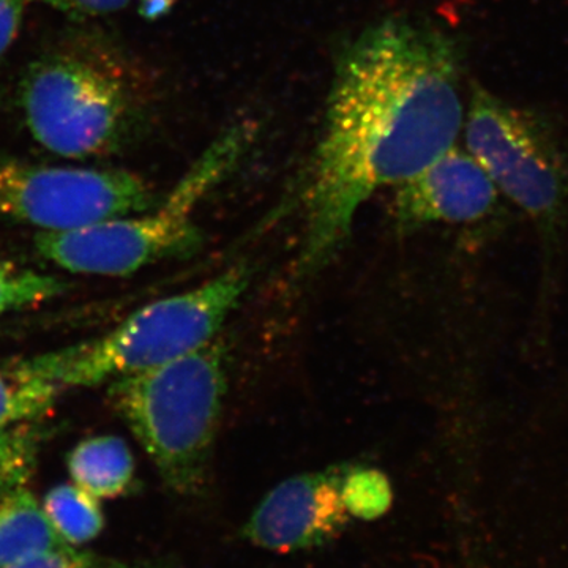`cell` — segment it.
I'll return each mask as SVG.
<instances>
[{
    "label": "cell",
    "mask_w": 568,
    "mask_h": 568,
    "mask_svg": "<svg viewBox=\"0 0 568 568\" xmlns=\"http://www.w3.org/2000/svg\"><path fill=\"white\" fill-rule=\"evenodd\" d=\"M454 41L390 18L343 50L304 190L301 275L320 272L377 190L398 186L457 145L465 125Z\"/></svg>",
    "instance_id": "obj_1"
},
{
    "label": "cell",
    "mask_w": 568,
    "mask_h": 568,
    "mask_svg": "<svg viewBox=\"0 0 568 568\" xmlns=\"http://www.w3.org/2000/svg\"><path fill=\"white\" fill-rule=\"evenodd\" d=\"M145 85L112 41L80 32L52 44L21 84L33 140L71 160L111 155L132 140L144 115Z\"/></svg>",
    "instance_id": "obj_2"
},
{
    "label": "cell",
    "mask_w": 568,
    "mask_h": 568,
    "mask_svg": "<svg viewBox=\"0 0 568 568\" xmlns=\"http://www.w3.org/2000/svg\"><path fill=\"white\" fill-rule=\"evenodd\" d=\"M226 343L220 336L181 358L111 383L112 403L168 488L200 495L227 390Z\"/></svg>",
    "instance_id": "obj_3"
},
{
    "label": "cell",
    "mask_w": 568,
    "mask_h": 568,
    "mask_svg": "<svg viewBox=\"0 0 568 568\" xmlns=\"http://www.w3.org/2000/svg\"><path fill=\"white\" fill-rule=\"evenodd\" d=\"M252 140L248 123L230 126L156 207L80 230L40 233L37 250L44 260L73 274L103 276H125L160 261L193 256L204 244L193 212L241 162Z\"/></svg>",
    "instance_id": "obj_4"
},
{
    "label": "cell",
    "mask_w": 568,
    "mask_h": 568,
    "mask_svg": "<svg viewBox=\"0 0 568 568\" xmlns=\"http://www.w3.org/2000/svg\"><path fill=\"white\" fill-rule=\"evenodd\" d=\"M252 276V265L235 264L193 290L145 305L95 342L39 355L24 364L61 388L114 383L170 364L219 336Z\"/></svg>",
    "instance_id": "obj_5"
},
{
    "label": "cell",
    "mask_w": 568,
    "mask_h": 568,
    "mask_svg": "<svg viewBox=\"0 0 568 568\" xmlns=\"http://www.w3.org/2000/svg\"><path fill=\"white\" fill-rule=\"evenodd\" d=\"M466 151L518 205L540 235L545 267L558 256L568 226V162L551 130L530 111L474 88L467 106Z\"/></svg>",
    "instance_id": "obj_6"
},
{
    "label": "cell",
    "mask_w": 568,
    "mask_h": 568,
    "mask_svg": "<svg viewBox=\"0 0 568 568\" xmlns=\"http://www.w3.org/2000/svg\"><path fill=\"white\" fill-rule=\"evenodd\" d=\"M156 205L151 185L130 171L43 166L0 156V215L41 233L80 230Z\"/></svg>",
    "instance_id": "obj_7"
},
{
    "label": "cell",
    "mask_w": 568,
    "mask_h": 568,
    "mask_svg": "<svg viewBox=\"0 0 568 568\" xmlns=\"http://www.w3.org/2000/svg\"><path fill=\"white\" fill-rule=\"evenodd\" d=\"M347 469V465L331 466L276 485L245 523L242 532L246 540L283 555L334 540L351 518L343 500Z\"/></svg>",
    "instance_id": "obj_8"
},
{
    "label": "cell",
    "mask_w": 568,
    "mask_h": 568,
    "mask_svg": "<svg viewBox=\"0 0 568 568\" xmlns=\"http://www.w3.org/2000/svg\"><path fill=\"white\" fill-rule=\"evenodd\" d=\"M499 192L469 152L452 148L396 186L394 220L403 233L428 224H473L491 215Z\"/></svg>",
    "instance_id": "obj_9"
},
{
    "label": "cell",
    "mask_w": 568,
    "mask_h": 568,
    "mask_svg": "<svg viewBox=\"0 0 568 568\" xmlns=\"http://www.w3.org/2000/svg\"><path fill=\"white\" fill-rule=\"evenodd\" d=\"M65 545L29 489H0V568H11Z\"/></svg>",
    "instance_id": "obj_10"
},
{
    "label": "cell",
    "mask_w": 568,
    "mask_h": 568,
    "mask_svg": "<svg viewBox=\"0 0 568 568\" xmlns=\"http://www.w3.org/2000/svg\"><path fill=\"white\" fill-rule=\"evenodd\" d=\"M67 465L74 485L97 499L123 495L134 477L132 450L119 436L82 440L70 452Z\"/></svg>",
    "instance_id": "obj_11"
},
{
    "label": "cell",
    "mask_w": 568,
    "mask_h": 568,
    "mask_svg": "<svg viewBox=\"0 0 568 568\" xmlns=\"http://www.w3.org/2000/svg\"><path fill=\"white\" fill-rule=\"evenodd\" d=\"M62 388L33 373L24 362L0 369V429L47 414Z\"/></svg>",
    "instance_id": "obj_12"
},
{
    "label": "cell",
    "mask_w": 568,
    "mask_h": 568,
    "mask_svg": "<svg viewBox=\"0 0 568 568\" xmlns=\"http://www.w3.org/2000/svg\"><path fill=\"white\" fill-rule=\"evenodd\" d=\"M43 510L67 545H82L99 537L104 517L99 499L77 485H59L44 496Z\"/></svg>",
    "instance_id": "obj_13"
},
{
    "label": "cell",
    "mask_w": 568,
    "mask_h": 568,
    "mask_svg": "<svg viewBox=\"0 0 568 568\" xmlns=\"http://www.w3.org/2000/svg\"><path fill=\"white\" fill-rule=\"evenodd\" d=\"M392 485L386 474L373 467L349 466L343 481V500L351 517L377 519L392 506Z\"/></svg>",
    "instance_id": "obj_14"
},
{
    "label": "cell",
    "mask_w": 568,
    "mask_h": 568,
    "mask_svg": "<svg viewBox=\"0 0 568 568\" xmlns=\"http://www.w3.org/2000/svg\"><path fill=\"white\" fill-rule=\"evenodd\" d=\"M65 291V284L51 275L21 271L0 261V315L43 304Z\"/></svg>",
    "instance_id": "obj_15"
},
{
    "label": "cell",
    "mask_w": 568,
    "mask_h": 568,
    "mask_svg": "<svg viewBox=\"0 0 568 568\" xmlns=\"http://www.w3.org/2000/svg\"><path fill=\"white\" fill-rule=\"evenodd\" d=\"M41 436L36 426L0 429V489L22 487L36 469Z\"/></svg>",
    "instance_id": "obj_16"
},
{
    "label": "cell",
    "mask_w": 568,
    "mask_h": 568,
    "mask_svg": "<svg viewBox=\"0 0 568 568\" xmlns=\"http://www.w3.org/2000/svg\"><path fill=\"white\" fill-rule=\"evenodd\" d=\"M67 14L73 20H92L125 9L132 0H29Z\"/></svg>",
    "instance_id": "obj_17"
},
{
    "label": "cell",
    "mask_w": 568,
    "mask_h": 568,
    "mask_svg": "<svg viewBox=\"0 0 568 568\" xmlns=\"http://www.w3.org/2000/svg\"><path fill=\"white\" fill-rule=\"evenodd\" d=\"M11 568H106L102 564L80 555L73 549L62 545V547L51 549V551L41 552L36 558L24 560L18 566Z\"/></svg>",
    "instance_id": "obj_18"
},
{
    "label": "cell",
    "mask_w": 568,
    "mask_h": 568,
    "mask_svg": "<svg viewBox=\"0 0 568 568\" xmlns=\"http://www.w3.org/2000/svg\"><path fill=\"white\" fill-rule=\"evenodd\" d=\"M29 0H0V61L20 32L22 13Z\"/></svg>",
    "instance_id": "obj_19"
}]
</instances>
